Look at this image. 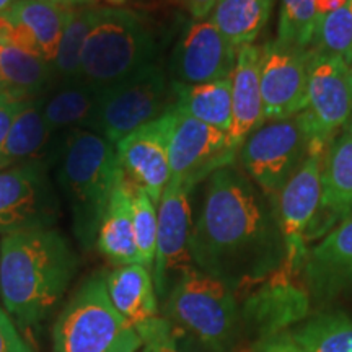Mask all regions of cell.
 Masks as SVG:
<instances>
[{"label": "cell", "mask_w": 352, "mask_h": 352, "mask_svg": "<svg viewBox=\"0 0 352 352\" xmlns=\"http://www.w3.org/2000/svg\"><path fill=\"white\" fill-rule=\"evenodd\" d=\"M189 254L192 266L235 290L256 285L284 266L285 246L272 202L235 164L209 176Z\"/></svg>", "instance_id": "1"}, {"label": "cell", "mask_w": 352, "mask_h": 352, "mask_svg": "<svg viewBox=\"0 0 352 352\" xmlns=\"http://www.w3.org/2000/svg\"><path fill=\"white\" fill-rule=\"evenodd\" d=\"M78 256L63 233L32 228L0 241V298L7 314L23 324L50 315L72 283Z\"/></svg>", "instance_id": "2"}, {"label": "cell", "mask_w": 352, "mask_h": 352, "mask_svg": "<svg viewBox=\"0 0 352 352\" xmlns=\"http://www.w3.org/2000/svg\"><path fill=\"white\" fill-rule=\"evenodd\" d=\"M56 179L69 201L74 228L82 245L96 240V233L111 192L121 175L116 145L96 132H65L56 151Z\"/></svg>", "instance_id": "3"}, {"label": "cell", "mask_w": 352, "mask_h": 352, "mask_svg": "<svg viewBox=\"0 0 352 352\" xmlns=\"http://www.w3.org/2000/svg\"><path fill=\"white\" fill-rule=\"evenodd\" d=\"M165 318L209 352H235L243 331L236 290L195 266L166 296Z\"/></svg>", "instance_id": "4"}, {"label": "cell", "mask_w": 352, "mask_h": 352, "mask_svg": "<svg viewBox=\"0 0 352 352\" xmlns=\"http://www.w3.org/2000/svg\"><path fill=\"white\" fill-rule=\"evenodd\" d=\"M157 39L140 13L100 7L82 51L80 78L96 90L157 63Z\"/></svg>", "instance_id": "5"}, {"label": "cell", "mask_w": 352, "mask_h": 352, "mask_svg": "<svg viewBox=\"0 0 352 352\" xmlns=\"http://www.w3.org/2000/svg\"><path fill=\"white\" fill-rule=\"evenodd\" d=\"M54 352H139V333L109 300L107 276L82 283L52 328Z\"/></svg>", "instance_id": "6"}, {"label": "cell", "mask_w": 352, "mask_h": 352, "mask_svg": "<svg viewBox=\"0 0 352 352\" xmlns=\"http://www.w3.org/2000/svg\"><path fill=\"white\" fill-rule=\"evenodd\" d=\"M175 103L173 85L168 74L158 63L100 90L95 114L87 131L116 145L127 134L142 127Z\"/></svg>", "instance_id": "7"}, {"label": "cell", "mask_w": 352, "mask_h": 352, "mask_svg": "<svg viewBox=\"0 0 352 352\" xmlns=\"http://www.w3.org/2000/svg\"><path fill=\"white\" fill-rule=\"evenodd\" d=\"M311 134L303 114L266 121L239 148L240 168L272 199L300 168L311 151Z\"/></svg>", "instance_id": "8"}, {"label": "cell", "mask_w": 352, "mask_h": 352, "mask_svg": "<svg viewBox=\"0 0 352 352\" xmlns=\"http://www.w3.org/2000/svg\"><path fill=\"white\" fill-rule=\"evenodd\" d=\"M327 148L311 144L307 160L271 199L285 246L284 267L297 277L308 250L307 232L321 202V168Z\"/></svg>", "instance_id": "9"}, {"label": "cell", "mask_w": 352, "mask_h": 352, "mask_svg": "<svg viewBox=\"0 0 352 352\" xmlns=\"http://www.w3.org/2000/svg\"><path fill=\"white\" fill-rule=\"evenodd\" d=\"M236 153L227 132L192 120L176 109L173 103V124L168 140L170 182L192 191L202 179L235 164Z\"/></svg>", "instance_id": "10"}, {"label": "cell", "mask_w": 352, "mask_h": 352, "mask_svg": "<svg viewBox=\"0 0 352 352\" xmlns=\"http://www.w3.org/2000/svg\"><path fill=\"white\" fill-rule=\"evenodd\" d=\"M57 212L59 199L44 160L0 170V235L50 228Z\"/></svg>", "instance_id": "11"}, {"label": "cell", "mask_w": 352, "mask_h": 352, "mask_svg": "<svg viewBox=\"0 0 352 352\" xmlns=\"http://www.w3.org/2000/svg\"><path fill=\"white\" fill-rule=\"evenodd\" d=\"M302 114L314 144L324 148L352 120V72L344 60L310 51L308 100Z\"/></svg>", "instance_id": "12"}, {"label": "cell", "mask_w": 352, "mask_h": 352, "mask_svg": "<svg viewBox=\"0 0 352 352\" xmlns=\"http://www.w3.org/2000/svg\"><path fill=\"white\" fill-rule=\"evenodd\" d=\"M259 50L264 120H285L305 111L310 50L285 44L279 39L267 41Z\"/></svg>", "instance_id": "13"}, {"label": "cell", "mask_w": 352, "mask_h": 352, "mask_svg": "<svg viewBox=\"0 0 352 352\" xmlns=\"http://www.w3.org/2000/svg\"><path fill=\"white\" fill-rule=\"evenodd\" d=\"M310 305V296L300 277L283 266L248 294L240 307L241 323L258 341L289 331L307 318Z\"/></svg>", "instance_id": "14"}, {"label": "cell", "mask_w": 352, "mask_h": 352, "mask_svg": "<svg viewBox=\"0 0 352 352\" xmlns=\"http://www.w3.org/2000/svg\"><path fill=\"white\" fill-rule=\"evenodd\" d=\"M239 50L210 19L192 20L179 34L170 57L168 77L176 85H199L230 78Z\"/></svg>", "instance_id": "15"}, {"label": "cell", "mask_w": 352, "mask_h": 352, "mask_svg": "<svg viewBox=\"0 0 352 352\" xmlns=\"http://www.w3.org/2000/svg\"><path fill=\"white\" fill-rule=\"evenodd\" d=\"M191 189L170 182L157 208V248L152 277L157 296L165 297L166 285L175 272L179 276L192 266L189 254L191 239Z\"/></svg>", "instance_id": "16"}, {"label": "cell", "mask_w": 352, "mask_h": 352, "mask_svg": "<svg viewBox=\"0 0 352 352\" xmlns=\"http://www.w3.org/2000/svg\"><path fill=\"white\" fill-rule=\"evenodd\" d=\"M171 124L173 107L116 144V153L124 175L142 188L155 204L170 183L168 140Z\"/></svg>", "instance_id": "17"}, {"label": "cell", "mask_w": 352, "mask_h": 352, "mask_svg": "<svg viewBox=\"0 0 352 352\" xmlns=\"http://www.w3.org/2000/svg\"><path fill=\"white\" fill-rule=\"evenodd\" d=\"M300 279L316 303L331 302L352 289V214L307 250Z\"/></svg>", "instance_id": "18"}, {"label": "cell", "mask_w": 352, "mask_h": 352, "mask_svg": "<svg viewBox=\"0 0 352 352\" xmlns=\"http://www.w3.org/2000/svg\"><path fill=\"white\" fill-rule=\"evenodd\" d=\"M352 214V120L329 142L321 168V202L307 232V243Z\"/></svg>", "instance_id": "19"}, {"label": "cell", "mask_w": 352, "mask_h": 352, "mask_svg": "<svg viewBox=\"0 0 352 352\" xmlns=\"http://www.w3.org/2000/svg\"><path fill=\"white\" fill-rule=\"evenodd\" d=\"M259 57L261 50L248 44L239 50L232 83V127L228 131L232 147L239 152L246 138L264 124V107L259 80Z\"/></svg>", "instance_id": "20"}, {"label": "cell", "mask_w": 352, "mask_h": 352, "mask_svg": "<svg viewBox=\"0 0 352 352\" xmlns=\"http://www.w3.org/2000/svg\"><path fill=\"white\" fill-rule=\"evenodd\" d=\"M107 289L114 308L138 333L158 318L152 272L142 264L116 267L107 276Z\"/></svg>", "instance_id": "21"}, {"label": "cell", "mask_w": 352, "mask_h": 352, "mask_svg": "<svg viewBox=\"0 0 352 352\" xmlns=\"http://www.w3.org/2000/svg\"><path fill=\"white\" fill-rule=\"evenodd\" d=\"M96 248L107 256L114 266L139 264L138 246L134 236V220H132V202L129 179L121 171L109 202L101 219L96 233Z\"/></svg>", "instance_id": "22"}, {"label": "cell", "mask_w": 352, "mask_h": 352, "mask_svg": "<svg viewBox=\"0 0 352 352\" xmlns=\"http://www.w3.org/2000/svg\"><path fill=\"white\" fill-rule=\"evenodd\" d=\"M100 90L83 80L52 83L36 100L52 134L87 129L95 114Z\"/></svg>", "instance_id": "23"}, {"label": "cell", "mask_w": 352, "mask_h": 352, "mask_svg": "<svg viewBox=\"0 0 352 352\" xmlns=\"http://www.w3.org/2000/svg\"><path fill=\"white\" fill-rule=\"evenodd\" d=\"M54 83L52 65L0 39V95L36 101Z\"/></svg>", "instance_id": "24"}, {"label": "cell", "mask_w": 352, "mask_h": 352, "mask_svg": "<svg viewBox=\"0 0 352 352\" xmlns=\"http://www.w3.org/2000/svg\"><path fill=\"white\" fill-rule=\"evenodd\" d=\"M173 85L175 108L192 120L227 132L232 127L230 78L199 85Z\"/></svg>", "instance_id": "25"}, {"label": "cell", "mask_w": 352, "mask_h": 352, "mask_svg": "<svg viewBox=\"0 0 352 352\" xmlns=\"http://www.w3.org/2000/svg\"><path fill=\"white\" fill-rule=\"evenodd\" d=\"M52 132L44 121L38 101H30L21 109L6 142L0 147V170L12 168L32 162H41L47 152Z\"/></svg>", "instance_id": "26"}, {"label": "cell", "mask_w": 352, "mask_h": 352, "mask_svg": "<svg viewBox=\"0 0 352 352\" xmlns=\"http://www.w3.org/2000/svg\"><path fill=\"white\" fill-rule=\"evenodd\" d=\"M7 10L28 30L43 59L52 64L74 8L52 6L44 0H19Z\"/></svg>", "instance_id": "27"}, {"label": "cell", "mask_w": 352, "mask_h": 352, "mask_svg": "<svg viewBox=\"0 0 352 352\" xmlns=\"http://www.w3.org/2000/svg\"><path fill=\"white\" fill-rule=\"evenodd\" d=\"M272 0H219L209 19L236 50L256 41L270 21Z\"/></svg>", "instance_id": "28"}, {"label": "cell", "mask_w": 352, "mask_h": 352, "mask_svg": "<svg viewBox=\"0 0 352 352\" xmlns=\"http://www.w3.org/2000/svg\"><path fill=\"white\" fill-rule=\"evenodd\" d=\"M98 6L85 3V6L74 7L72 15L65 26L56 57L52 60V76L54 83L82 80V51L85 39L94 26Z\"/></svg>", "instance_id": "29"}, {"label": "cell", "mask_w": 352, "mask_h": 352, "mask_svg": "<svg viewBox=\"0 0 352 352\" xmlns=\"http://www.w3.org/2000/svg\"><path fill=\"white\" fill-rule=\"evenodd\" d=\"M289 333L307 352H352V318L342 314L316 315Z\"/></svg>", "instance_id": "30"}, {"label": "cell", "mask_w": 352, "mask_h": 352, "mask_svg": "<svg viewBox=\"0 0 352 352\" xmlns=\"http://www.w3.org/2000/svg\"><path fill=\"white\" fill-rule=\"evenodd\" d=\"M310 51L333 56L352 65V0L340 10L320 16Z\"/></svg>", "instance_id": "31"}, {"label": "cell", "mask_w": 352, "mask_h": 352, "mask_svg": "<svg viewBox=\"0 0 352 352\" xmlns=\"http://www.w3.org/2000/svg\"><path fill=\"white\" fill-rule=\"evenodd\" d=\"M318 20L316 0H280L276 39L308 50Z\"/></svg>", "instance_id": "32"}, {"label": "cell", "mask_w": 352, "mask_h": 352, "mask_svg": "<svg viewBox=\"0 0 352 352\" xmlns=\"http://www.w3.org/2000/svg\"><path fill=\"white\" fill-rule=\"evenodd\" d=\"M127 178V176H126ZM129 179V178H127ZM132 220H134V236L138 246L139 264L152 271L157 248V208L155 202L142 188L129 179Z\"/></svg>", "instance_id": "33"}, {"label": "cell", "mask_w": 352, "mask_h": 352, "mask_svg": "<svg viewBox=\"0 0 352 352\" xmlns=\"http://www.w3.org/2000/svg\"><path fill=\"white\" fill-rule=\"evenodd\" d=\"M139 336L145 346L151 347L152 352H188L183 349L173 324L164 316L153 320L148 327L139 331Z\"/></svg>", "instance_id": "34"}, {"label": "cell", "mask_w": 352, "mask_h": 352, "mask_svg": "<svg viewBox=\"0 0 352 352\" xmlns=\"http://www.w3.org/2000/svg\"><path fill=\"white\" fill-rule=\"evenodd\" d=\"M0 352H32L3 308H0Z\"/></svg>", "instance_id": "35"}, {"label": "cell", "mask_w": 352, "mask_h": 352, "mask_svg": "<svg viewBox=\"0 0 352 352\" xmlns=\"http://www.w3.org/2000/svg\"><path fill=\"white\" fill-rule=\"evenodd\" d=\"M246 352H307L289 331L254 341Z\"/></svg>", "instance_id": "36"}, {"label": "cell", "mask_w": 352, "mask_h": 352, "mask_svg": "<svg viewBox=\"0 0 352 352\" xmlns=\"http://www.w3.org/2000/svg\"><path fill=\"white\" fill-rule=\"evenodd\" d=\"M30 101L13 100L10 96L0 95V147L6 142L8 132H10L13 122Z\"/></svg>", "instance_id": "37"}, {"label": "cell", "mask_w": 352, "mask_h": 352, "mask_svg": "<svg viewBox=\"0 0 352 352\" xmlns=\"http://www.w3.org/2000/svg\"><path fill=\"white\" fill-rule=\"evenodd\" d=\"M184 10H188L192 20L209 19L214 7L217 6L219 0H176Z\"/></svg>", "instance_id": "38"}, {"label": "cell", "mask_w": 352, "mask_h": 352, "mask_svg": "<svg viewBox=\"0 0 352 352\" xmlns=\"http://www.w3.org/2000/svg\"><path fill=\"white\" fill-rule=\"evenodd\" d=\"M347 2L349 0H316V12H318V16L328 15V13L340 10Z\"/></svg>", "instance_id": "39"}, {"label": "cell", "mask_w": 352, "mask_h": 352, "mask_svg": "<svg viewBox=\"0 0 352 352\" xmlns=\"http://www.w3.org/2000/svg\"><path fill=\"white\" fill-rule=\"evenodd\" d=\"M44 2H50V3H52V6L74 8L78 6H85V3H90L91 0H44Z\"/></svg>", "instance_id": "40"}, {"label": "cell", "mask_w": 352, "mask_h": 352, "mask_svg": "<svg viewBox=\"0 0 352 352\" xmlns=\"http://www.w3.org/2000/svg\"><path fill=\"white\" fill-rule=\"evenodd\" d=\"M19 0H0V12L7 10V8H10L13 3H16Z\"/></svg>", "instance_id": "41"}, {"label": "cell", "mask_w": 352, "mask_h": 352, "mask_svg": "<svg viewBox=\"0 0 352 352\" xmlns=\"http://www.w3.org/2000/svg\"><path fill=\"white\" fill-rule=\"evenodd\" d=\"M109 3H113V6H122V3L126 2V0H108Z\"/></svg>", "instance_id": "42"}, {"label": "cell", "mask_w": 352, "mask_h": 352, "mask_svg": "<svg viewBox=\"0 0 352 352\" xmlns=\"http://www.w3.org/2000/svg\"><path fill=\"white\" fill-rule=\"evenodd\" d=\"M139 352H152V349H151V347H148V346L144 344V347H142V349H140Z\"/></svg>", "instance_id": "43"}, {"label": "cell", "mask_w": 352, "mask_h": 352, "mask_svg": "<svg viewBox=\"0 0 352 352\" xmlns=\"http://www.w3.org/2000/svg\"><path fill=\"white\" fill-rule=\"evenodd\" d=\"M351 72H352V65H351Z\"/></svg>", "instance_id": "44"}]
</instances>
